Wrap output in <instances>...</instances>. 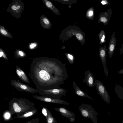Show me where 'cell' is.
Masks as SVG:
<instances>
[{
	"mask_svg": "<svg viewBox=\"0 0 123 123\" xmlns=\"http://www.w3.org/2000/svg\"><path fill=\"white\" fill-rule=\"evenodd\" d=\"M114 91L118 97L123 101V87L115 84Z\"/></svg>",
	"mask_w": 123,
	"mask_h": 123,
	"instance_id": "cell-20",
	"label": "cell"
},
{
	"mask_svg": "<svg viewBox=\"0 0 123 123\" xmlns=\"http://www.w3.org/2000/svg\"><path fill=\"white\" fill-rule=\"evenodd\" d=\"M25 8L24 4L21 0H13L6 11L18 19L21 17L22 12Z\"/></svg>",
	"mask_w": 123,
	"mask_h": 123,
	"instance_id": "cell-3",
	"label": "cell"
},
{
	"mask_svg": "<svg viewBox=\"0 0 123 123\" xmlns=\"http://www.w3.org/2000/svg\"><path fill=\"white\" fill-rule=\"evenodd\" d=\"M37 112V110L35 109L27 111L21 115H16L14 118L17 119L25 118L32 116L34 115Z\"/></svg>",
	"mask_w": 123,
	"mask_h": 123,
	"instance_id": "cell-19",
	"label": "cell"
},
{
	"mask_svg": "<svg viewBox=\"0 0 123 123\" xmlns=\"http://www.w3.org/2000/svg\"><path fill=\"white\" fill-rule=\"evenodd\" d=\"M0 34L5 37L12 39V34L2 26L0 25Z\"/></svg>",
	"mask_w": 123,
	"mask_h": 123,
	"instance_id": "cell-21",
	"label": "cell"
},
{
	"mask_svg": "<svg viewBox=\"0 0 123 123\" xmlns=\"http://www.w3.org/2000/svg\"><path fill=\"white\" fill-rule=\"evenodd\" d=\"M43 4H44L46 7L52 11L54 14L57 15H59L60 13L58 9L50 1L48 0H42Z\"/></svg>",
	"mask_w": 123,
	"mask_h": 123,
	"instance_id": "cell-17",
	"label": "cell"
},
{
	"mask_svg": "<svg viewBox=\"0 0 123 123\" xmlns=\"http://www.w3.org/2000/svg\"><path fill=\"white\" fill-rule=\"evenodd\" d=\"M94 12L93 9L92 8H90L87 11L86 16L87 18L90 19H93L94 18Z\"/></svg>",
	"mask_w": 123,
	"mask_h": 123,
	"instance_id": "cell-27",
	"label": "cell"
},
{
	"mask_svg": "<svg viewBox=\"0 0 123 123\" xmlns=\"http://www.w3.org/2000/svg\"><path fill=\"white\" fill-rule=\"evenodd\" d=\"M117 73L119 74H123V68L119 71Z\"/></svg>",
	"mask_w": 123,
	"mask_h": 123,
	"instance_id": "cell-34",
	"label": "cell"
},
{
	"mask_svg": "<svg viewBox=\"0 0 123 123\" xmlns=\"http://www.w3.org/2000/svg\"><path fill=\"white\" fill-rule=\"evenodd\" d=\"M33 96L35 98L42 101L66 105L69 104L66 101L59 99H55L42 95H33Z\"/></svg>",
	"mask_w": 123,
	"mask_h": 123,
	"instance_id": "cell-9",
	"label": "cell"
},
{
	"mask_svg": "<svg viewBox=\"0 0 123 123\" xmlns=\"http://www.w3.org/2000/svg\"><path fill=\"white\" fill-rule=\"evenodd\" d=\"M119 56H120L123 53V43L122 44L121 48L120 49Z\"/></svg>",
	"mask_w": 123,
	"mask_h": 123,
	"instance_id": "cell-33",
	"label": "cell"
},
{
	"mask_svg": "<svg viewBox=\"0 0 123 123\" xmlns=\"http://www.w3.org/2000/svg\"><path fill=\"white\" fill-rule=\"evenodd\" d=\"M117 41L115 33L114 32L110 39L108 48V54L110 58L112 57L113 54L115 49Z\"/></svg>",
	"mask_w": 123,
	"mask_h": 123,
	"instance_id": "cell-12",
	"label": "cell"
},
{
	"mask_svg": "<svg viewBox=\"0 0 123 123\" xmlns=\"http://www.w3.org/2000/svg\"><path fill=\"white\" fill-rule=\"evenodd\" d=\"M28 73L37 90L59 88L68 77L66 68L60 60L47 57L33 59Z\"/></svg>",
	"mask_w": 123,
	"mask_h": 123,
	"instance_id": "cell-1",
	"label": "cell"
},
{
	"mask_svg": "<svg viewBox=\"0 0 123 123\" xmlns=\"http://www.w3.org/2000/svg\"><path fill=\"white\" fill-rule=\"evenodd\" d=\"M12 115L9 111L8 110H6L3 112V117L5 121H9L13 119L12 118Z\"/></svg>",
	"mask_w": 123,
	"mask_h": 123,
	"instance_id": "cell-23",
	"label": "cell"
},
{
	"mask_svg": "<svg viewBox=\"0 0 123 123\" xmlns=\"http://www.w3.org/2000/svg\"><path fill=\"white\" fill-rule=\"evenodd\" d=\"M54 109L64 117L69 119L75 118L74 113L65 107L54 108Z\"/></svg>",
	"mask_w": 123,
	"mask_h": 123,
	"instance_id": "cell-14",
	"label": "cell"
},
{
	"mask_svg": "<svg viewBox=\"0 0 123 123\" xmlns=\"http://www.w3.org/2000/svg\"><path fill=\"white\" fill-rule=\"evenodd\" d=\"M39 119L38 118L32 119L25 123H38Z\"/></svg>",
	"mask_w": 123,
	"mask_h": 123,
	"instance_id": "cell-31",
	"label": "cell"
},
{
	"mask_svg": "<svg viewBox=\"0 0 123 123\" xmlns=\"http://www.w3.org/2000/svg\"><path fill=\"white\" fill-rule=\"evenodd\" d=\"M95 86L97 93L100 95L101 98L108 104L111 102L108 93L103 83L100 80H95Z\"/></svg>",
	"mask_w": 123,
	"mask_h": 123,
	"instance_id": "cell-7",
	"label": "cell"
},
{
	"mask_svg": "<svg viewBox=\"0 0 123 123\" xmlns=\"http://www.w3.org/2000/svg\"><path fill=\"white\" fill-rule=\"evenodd\" d=\"M38 45V43L37 42H33L29 43L28 47L30 49H34L37 48Z\"/></svg>",
	"mask_w": 123,
	"mask_h": 123,
	"instance_id": "cell-28",
	"label": "cell"
},
{
	"mask_svg": "<svg viewBox=\"0 0 123 123\" xmlns=\"http://www.w3.org/2000/svg\"><path fill=\"white\" fill-rule=\"evenodd\" d=\"M2 57L5 59L8 60V59L7 55L4 51L1 48H0V57Z\"/></svg>",
	"mask_w": 123,
	"mask_h": 123,
	"instance_id": "cell-29",
	"label": "cell"
},
{
	"mask_svg": "<svg viewBox=\"0 0 123 123\" xmlns=\"http://www.w3.org/2000/svg\"><path fill=\"white\" fill-rule=\"evenodd\" d=\"M101 4L103 5H108L110 4L109 2L107 0H102L101 2Z\"/></svg>",
	"mask_w": 123,
	"mask_h": 123,
	"instance_id": "cell-32",
	"label": "cell"
},
{
	"mask_svg": "<svg viewBox=\"0 0 123 123\" xmlns=\"http://www.w3.org/2000/svg\"><path fill=\"white\" fill-rule=\"evenodd\" d=\"M107 49L106 44L103 47H100L99 50V56L102 63L104 69V72L106 77L108 76V70L107 68L106 52Z\"/></svg>",
	"mask_w": 123,
	"mask_h": 123,
	"instance_id": "cell-10",
	"label": "cell"
},
{
	"mask_svg": "<svg viewBox=\"0 0 123 123\" xmlns=\"http://www.w3.org/2000/svg\"><path fill=\"white\" fill-rule=\"evenodd\" d=\"M79 110L82 116L85 118H90L94 123H97L98 114L91 105L83 104L79 107Z\"/></svg>",
	"mask_w": 123,
	"mask_h": 123,
	"instance_id": "cell-4",
	"label": "cell"
},
{
	"mask_svg": "<svg viewBox=\"0 0 123 123\" xmlns=\"http://www.w3.org/2000/svg\"><path fill=\"white\" fill-rule=\"evenodd\" d=\"M67 90L63 88H58L49 90H38L37 92L42 96L58 99L67 93Z\"/></svg>",
	"mask_w": 123,
	"mask_h": 123,
	"instance_id": "cell-5",
	"label": "cell"
},
{
	"mask_svg": "<svg viewBox=\"0 0 123 123\" xmlns=\"http://www.w3.org/2000/svg\"><path fill=\"white\" fill-rule=\"evenodd\" d=\"M98 35L100 41V44H102L106 42V35L104 30H101Z\"/></svg>",
	"mask_w": 123,
	"mask_h": 123,
	"instance_id": "cell-25",
	"label": "cell"
},
{
	"mask_svg": "<svg viewBox=\"0 0 123 123\" xmlns=\"http://www.w3.org/2000/svg\"><path fill=\"white\" fill-rule=\"evenodd\" d=\"M26 55L24 51L20 49H16L14 52V57L17 58L24 57Z\"/></svg>",
	"mask_w": 123,
	"mask_h": 123,
	"instance_id": "cell-24",
	"label": "cell"
},
{
	"mask_svg": "<svg viewBox=\"0 0 123 123\" xmlns=\"http://www.w3.org/2000/svg\"><path fill=\"white\" fill-rule=\"evenodd\" d=\"M85 76L83 80L87 85L90 88L95 86V80L93 74L89 70L86 71L84 73Z\"/></svg>",
	"mask_w": 123,
	"mask_h": 123,
	"instance_id": "cell-13",
	"label": "cell"
},
{
	"mask_svg": "<svg viewBox=\"0 0 123 123\" xmlns=\"http://www.w3.org/2000/svg\"><path fill=\"white\" fill-rule=\"evenodd\" d=\"M39 21L41 25L45 29H49L52 25L49 19L44 15H42L40 17Z\"/></svg>",
	"mask_w": 123,
	"mask_h": 123,
	"instance_id": "cell-16",
	"label": "cell"
},
{
	"mask_svg": "<svg viewBox=\"0 0 123 123\" xmlns=\"http://www.w3.org/2000/svg\"><path fill=\"white\" fill-rule=\"evenodd\" d=\"M15 69L16 74L20 79L26 83H29L30 81L24 71L18 66L16 67Z\"/></svg>",
	"mask_w": 123,
	"mask_h": 123,
	"instance_id": "cell-15",
	"label": "cell"
},
{
	"mask_svg": "<svg viewBox=\"0 0 123 123\" xmlns=\"http://www.w3.org/2000/svg\"><path fill=\"white\" fill-rule=\"evenodd\" d=\"M74 26H70L68 27L63 31H65V32L66 33V36L68 37H70L73 34L75 35L76 38L80 42L84 43L85 41L84 33L82 32L80 29L78 28V29H74Z\"/></svg>",
	"mask_w": 123,
	"mask_h": 123,
	"instance_id": "cell-8",
	"label": "cell"
},
{
	"mask_svg": "<svg viewBox=\"0 0 123 123\" xmlns=\"http://www.w3.org/2000/svg\"><path fill=\"white\" fill-rule=\"evenodd\" d=\"M11 85L14 88L19 92H25L32 94H36L38 90L27 85L20 82L18 80L13 79L10 81Z\"/></svg>",
	"mask_w": 123,
	"mask_h": 123,
	"instance_id": "cell-6",
	"label": "cell"
},
{
	"mask_svg": "<svg viewBox=\"0 0 123 123\" xmlns=\"http://www.w3.org/2000/svg\"><path fill=\"white\" fill-rule=\"evenodd\" d=\"M122 123H123V121H122Z\"/></svg>",
	"mask_w": 123,
	"mask_h": 123,
	"instance_id": "cell-36",
	"label": "cell"
},
{
	"mask_svg": "<svg viewBox=\"0 0 123 123\" xmlns=\"http://www.w3.org/2000/svg\"><path fill=\"white\" fill-rule=\"evenodd\" d=\"M48 110V109L45 106L42 109V113L45 117H46L47 116Z\"/></svg>",
	"mask_w": 123,
	"mask_h": 123,
	"instance_id": "cell-30",
	"label": "cell"
},
{
	"mask_svg": "<svg viewBox=\"0 0 123 123\" xmlns=\"http://www.w3.org/2000/svg\"><path fill=\"white\" fill-rule=\"evenodd\" d=\"M45 117L47 123H57L55 119L53 117L51 112L49 110L47 116Z\"/></svg>",
	"mask_w": 123,
	"mask_h": 123,
	"instance_id": "cell-22",
	"label": "cell"
},
{
	"mask_svg": "<svg viewBox=\"0 0 123 123\" xmlns=\"http://www.w3.org/2000/svg\"><path fill=\"white\" fill-rule=\"evenodd\" d=\"M65 55L70 64H73L74 63V55L70 53H66Z\"/></svg>",
	"mask_w": 123,
	"mask_h": 123,
	"instance_id": "cell-26",
	"label": "cell"
},
{
	"mask_svg": "<svg viewBox=\"0 0 123 123\" xmlns=\"http://www.w3.org/2000/svg\"><path fill=\"white\" fill-rule=\"evenodd\" d=\"M112 13V10L111 8L109 9L105 12H101L99 14L98 23L101 22L104 25H107L110 21Z\"/></svg>",
	"mask_w": 123,
	"mask_h": 123,
	"instance_id": "cell-11",
	"label": "cell"
},
{
	"mask_svg": "<svg viewBox=\"0 0 123 123\" xmlns=\"http://www.w3.org/2000/svg\"><path fill=\"white\" fill-rule=\"evenodd\" d=\"M73 86L75 93L77 95L80 96L86 97L94 100L92 98L81 90L74 81H73Z\"/></svg>",
	"mask_w": 123,
	"mask_h": 123,
	"instance_id": "cell-18",
	"label": "cell"
},
{
	"mask_svg": "<svg viewBox=\"0 0 123 123\" xmlns=\"http://www.w3.org/2000/svg\"><path fill=\"white\" fill-rule=\"evenodd\" d=\"M35 104L25 98H13L9 102L8 110L12 115H21L36 109Z\"/></svg>",
	"mask_w": 123,
	"mask_h": 123,
	"instance_id": "cell-2",
	"label": "cell"
},
{
	"mask_svg": "<svg viewBox=\"0 0 123 123\" xmlns=\"http://www.w3.org/2000/svg\"><path fill=\"white\" fill-rule=\"evenodd\" d=\"M75 119L74 118H71L69 119L70 121L71 122H73L74 121Z\"/></svg>",
	"mask_w": 123,
	"mask_h": 123,
	"instance_id": "cell-35",
	"label": "cell"
}]
</instances>
